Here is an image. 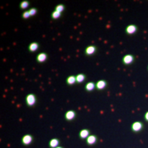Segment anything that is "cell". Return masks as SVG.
Returning a JSON list of instances; mask_svg holds the SVG:
<instances>
[{"instance_id": "obj_1", "label": "cell", "mask_w": 148, "mask_h": 148, "mask_svg": "<svg viewBox=\"0 0 148 148\" xmlns=\"http://www.w3.org/2000/svg\"><path fill=\"white\" fill-rule=\"evenodd\" d=\"M36 96L34 95V94H29V95H27V97H26V102H27V106H35L36 103Z\"/></svg>"}, {"instance_id": "obj_2", "label": "cell", "mask_w": 148, "mask_h": 148, "mask_svg": "<svg viewBox=\"0 0 148 148\" xmlns=\"http://www.w3.org/2000/svg\"><path fill=\"white\" fill-rule=\"evenodd\" d=\"M134 57L132 54H126L124 55V57L123 58V63L125 64V65H128V64H131L133 63L134 61Z\"/></svg>"}, {"instance_id": "obj_3", "label": "cell", "mask_w": 148, "mask_h": 148, "mask_svg": "<svg viewBox=\"0 0 148 148\" xmlns=\"http://www.w3.org/2000/svg\"><path fill=\"white\" fill-rule=\"evenodd\" d=\"M143 123L141 122H134L132 124V130L133 132H139L143 129Z\"/></svg>"}, {"instance_id": "obj_4", "label": "cell", "mask_w": 148, "mask_h": 148, "mask_svg": "<svg viewBox=\"0 0 148 148\" xmlns=\"http://www.w3.org/2000/svg\"><path fill=\"white\" fill-rule=\"evenodd\" d=\"M33 141V138H32V135L30 134H26L23 138H21V143H23L24 145H30Z\"/></svg>"}, {"instance_id": "obj_5", "label": "cell", "mask_w": 148, "mask_h": 148, "mask_svg": "<svg viewBox=\"0 0 148 148\" xmlns=\"http://www.w3.org/2000/svg\"><path fill=\"white\" fill-rule=\"evenodd\" d=\"M138 32V27L135 26V25H128L126 27V33L129 34V35H132V34H135L136 32Z\"/></svg>"}, {"instance_id": "obj_6", "label": "cell", "mask_w": 148, "mask_h": 148, "mask_svg": "<svg viewBox=\"0 0 148 148\" xmlns=\"http://www.w3.org/2000/svg\"><path fill=\"white\" fill-rule=\"evenodd\" d=\"M96 52V47L94 45H89L86 48V50H85V53L86 55H93L94 53Z\"/></svg>"}, {"instance_id": "obj_7", "label": "cell", "mask_w": 148, "mask_h": 148, "mask_svg": "<svg viewBox=\"0 0 148 148\" xmlns=\"http://www.w3.org/2000/svg\"><path fill=\"white\" fill-rule=\"evenodd\" d=\"M95 86H96V89L98 90H103L105 89L107 86V83L105 80H99L96 83H95Z\"/></svg>"}, {"instance_id": "obj_8", "label": "cell", "mask_w": 148, "mask_h": 148, "mask_svg": "<svg viewBox=\"0 0 148 148\" xmlns=\"http://www.w3.org/2000/svg\"><path fill=\"white\" fill-rule=\"evenodd\" d=\"M76 115H77V114L73 110H69L68 112H66V114H65V118H66L67 120L70 121V120L74 119Z\"/></svg>"}, {"instance_id": "obj_9", "label": "cell", "mask_w": 148, "mask_h": 148, "mask_svg": "<svg viewBox=\"0 0 148 148\" xmlns=\"http://www.w3.org/2000/svg\"><path fill=\"white\" fill-rule=\"evenodd\" d=\"M47 59V54L45 53H40L36 57V61L39 63H44Z\"/></svg>"}, {"instance_id": "obj_10", "label": "cell", "mask_w": 148, "mask_h": 148, "mask_svg": "<svg viewBox=\"0 0 148 148\" xmlns=\"http://www.w3.org/2000/svg\"><path fill=\"white\" fill-rule=\"evenodd\" d=\"M79 136L80 138H82V139H87V138L90 136V131L87 129H82L80 131Z\"/></svg>"}, {"instance_id": "obj_11", "label": "cell", "mask_w": 148, "mask_h": 148, "mask_svg": "<svg viewBox=\"0 0 148 148\" xmlns=\"http://www.w3.org/2000/svg\"><path fill=\"white\" fill-rule=\"evenodd\" d=\"M38 49H39V44L37 42L31 43L28 46V49L30 52H36Z\"/></svg>"}, {"instance_id": "obj_12", "label": "cell", "mask_w": 148, "mask_h": 148, "mask_svg": "<svg viewBox=\"0 0 148 148\" xmlns=\"http://www.w3.org/2000/svg\"><path fill=\"white\" fill-rule=\"evenodd\" d=\"M96 142H97V138H96V136H95V135H90L87 138V139H86V143H87V144H89V145H93Z\"/></svg>"}, {"instance_id": "obj_13", "label": "cell", "mask_w": 148, "mask_h": 148, "mask_svg": "<svg viewBox=\"0 0 148 148\" xmlns=\"http://www.w3.org/2000/svg\"><path fill=\"white\" fill-rule=\"evenodd\" d=\"M58 144H59V141H58L57 138H53V139H51L49 143V147L51 148L58 147Z\"/></svg>"}, {"instance_id": "obj_14", "label": "cell", "mask_w": 148, "mask_h": 148, "mask_svg": "<svg viewBox=\"0 0 148 148\" xmlns=\"http://www.w3.org/2000/svg\"><path fill=\"white\" fill-rule=\"evenodd\" d=\"M95 87H96V86H95V84L93 82H88L87 84L86 85V86H85L86 90H88V91H91V90H93L94 89H95Z\"/></svg>"}, {"instance_id": "obj_15", "label": "cell", "mask_w": 148, "mask_h": 148, "mask_svg": "<svg viewBox=\"0 0 148 148\" xmlns=\"http://www.w3.org/2000/svg\"><path fill=\"white\" fill-rule=\"evenodd\" d=\"M66 82H67V83H68L69 85L75 84V83L77 82L76 77H75V76H73V75H72V76H69V77L67 78V80H66Z\"/></svg>"}, {"instance_id": "obj_16", "label": "cell", "mask_w": 148, "mask_h": 148, "mask_svg": "<svg viewBox=\"0 0 148 148\" xmlns=\"http://www.w3.org/2000/svg\"><path fill=\"white\" fill-rule=\"evenodd\" d=\"M76 79H77V83H82V82H83L85 81V79H86V76L82 73L77 74V75L76 76Z\"/></svg>"}, {"instance_id": "obj_17", "label": "cell", "mask_w": 148, "mask_h": 148, "mask_svg": "<svg viewBox=\"0 0 148 148\" xmlns=\"http://www.w3.org/2000/svg\"><path fill=\"white\" fill-rule=\"evenodd\" d=\"M29 5H30V3L28 1H22L20 3V8L21 9H27Z\"/></svg>"}, {"instance_id": "obj_18", "label": "cell", "mask_w": 148, "mask_h": 148, "mask_svg": "<svg viewBox=\"0 0 148 148\" xmlns=\"http://www.w3.org/2000/svg\"><path fill=\"white\" fill-rule=\"evenodd\" d=\"M64 9H65V7H64V4H58L55 7V11H57L60 13H62L64 11Z\"/></svg>"}, {"instance_id": "obj_19", "label": "cell", "mask_w": 148, "mask_h": 148, "mask_svg": "<svg viewBox=\"0 0 148 148\" xmlns=\"http://www.w3.org/2000/svg\"><path fill=\"white\" fill-rule=\"evenodd\" d=\"M51 16H52V18H53V19H58V18H59V17L61 16V13H60V12H57V11L54 10L53 12H52Z\"/></svg>"}, {"instance_id": "obj_20", "label": "cell", "mask_w": 148, "mask_h": 148, "mask_svg": "<svg viewBox=\"0 0 148 148\" xmlns=\"http://www.w3.org/2000/svg\"><path fill=\"white\" fill-rule=\"evenodd\" d=\"M37 12H38V11H37L36 8H31V9L29 10V13H30L31 16H33L36 14Z\"/></svg>"}, {"instance_id": "obj_21", "label": "cell", "mask_w": 148, "mask_h": 148, "mask_svg": "<svg viewBox=\"0 0 148 148\" xmlns=\"http://www.w3.org/2000/svg\"><path fill=\"white\" fill-rule=\"evenodd\" d=\"M29 17H31V15L29 13V11H25L23 13H22V18L24 19H28Z\"/></svg>"}, {"instance_id": "obj_22", "label": "cell", "mask_w": 148, "mask_h": 148, "mask_svg": "<svg viewBox=\"0 0 148 148\" xmlns=\"http://www.w3.org/2000/svg\"><path fill=\"white\" fill-rule=\"evenodd\" d=\"M144 118H145V119L148 122V111L146 113V114H145V116H144Z\"/></svg>"}, {"instance_id": "obj_23", "label": "cell", "mask_w": 148, "mask_h": 148, "mask_svg": "<svg viewBox=\"0 0 148 148\" xmlns=\"http://www.w3.org/2000/svg\"><path fill=\"white\" fill-rule=\"evenodd\" d=\"M56 148H63V147H56Z\"/></svg>"}]
</instances>
